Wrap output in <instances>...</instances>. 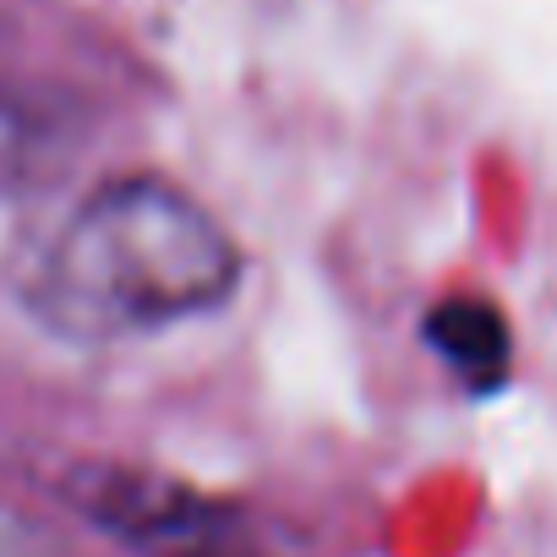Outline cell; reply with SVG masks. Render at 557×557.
I'll return each mask as SVG.
<instances>
[{"mask_svg": "<svg viewBox=\"0 0 557 557\" xmlns=\"http://www.w3.org/2000/svg\"><path fill=\"white\" fill-rule=\"evenodd\" d=\"M83 143L77 99L55 88H0V202L50 186Z\"/></svg>", "mask_w": 557, "mask_h": 557, "instance_id": "7a4b0ae2", "label": "cell"}, {"mask_svg": "<svg viewBox=\"0 0 557 557\" xmlns=\"http://www.w3.org/2000/svg\"><path fill=\"white\" fill-rule=\"evenodd\" d=\"M181 557H224V552H181Z\"/></svg>", "mask_w": 557, "mask_h": 557, "instance_id": "8992f818", "label": "cell"}, {"mask_svg": "<svg viewBox=\"0 0 557 557\" xmlns=\"http://www.w3.org/2000/svg\"><path fill=\"white\" fill-rule=\"evenodd\" d=\"M235 285L240 246L191 191L159 175H121L55 230L28 307L61 339L104 345L208 318Z\"/></svg>", "mask_w": 557, "mask_h": 557, "instance_id": "6da1fadb", "label": "cell"}, {"mask_svg": "<svg viewBox=\"0 0 557 557\" xmlns=\"http://www.w3.org/2000/svg\"><path fill=\"white\" fill-rule=\"evenodd\" d=\"M426 345L443 356V367L454 377H465L470 388H503L513 372V329L508 318L481 301V296H448L426 312Z\"/></svg>", "mask_w": 557, "mask_h": 557, "instance_id": "3957f363", "label": "cell"}, {"mask_svg": "<svg viewBox=\"0 0 557 557\" xmlns=\"http://www.w3.org/2000/svg\"><path fill=\"white\" fill-rule=\"evenodd\" d=\"M88 508L99 524L137 535V541H181L191 530L208 524V513L197 503H186V492L175 486H153V481H126V475H99L88 492Z\"/></svg>", "mask_w": 557, "mask_h": 557, "instance_id": "277c9868", "label": "cell"}, {"mask_svg": "<svg viewBox=\"0 0 557 557\" xmlns=\"http://www.w3.org/2000/svg\"><path fill=\"white\" fill-rule=\"evenodd\" d=\"M0 557H61V552L50 546V535L28 513L0 503Z\"/></svg>", "mask_w": 557, "mask_h": 557, "instance_id": "5b68a950", "label": "cell"}]
</instances>
